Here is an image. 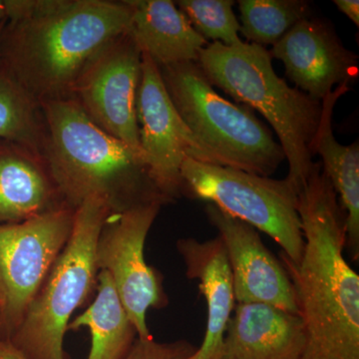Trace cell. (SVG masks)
<instances>
[{
  "label": "cell",
  "instance_id": "cell-6",
  "mask_svg": "<svg viewBox=\"0 0 359 359\" xmlns=\"http://www.w3.org/2000/svg\"><path fill=\"white\" fill-rule=\"evenodd\" d=\"M159 68L179 115L221 166L264 177L275 173L285 153L252 110L217 93L198 62Z\"/></svg>",
  "mask_w": 359,
  "mask_h": 359
},
{
  "label": "cell",
  "instance_id": "cell-4",
  "mask_svg": "<svg viewBox=\"0 0 359 359\" xmlns=\"http://www.w3.org/2000/svg\"><path fill=\"white\" fill-rule=\"evenodd\" d=\"M198 65L212 86L268 120L289 162L287 179L299 192L314 163L313 141L320 121V101L278 77L271 54L259 45L212 42L201 50Z\"/></svg>",
  "mask_w": 359,
  "mask_h": 359
},
{
  "label": "cell",
  "instance_id": "cell-12",
  "mask_svg": "<svg viewBox=\"0 0 359 359\" xmlns=\"http://www.w3.org/2000/svg\"><path fill=\"white\" fill-rule=\"evenodd\" d=\"M205 214L226 250L236 302L271 304L299 314L290 276L256 229L210 203Z\"/></svg>",
  "mask_w": 359,
  "mask_h": 359
},
{
  "label": "cell",
  "instance_id": "cell-1",
  "mask_svg": "<svg viewBox=\"0 0 359 359\" xmlns=\"http://www.w3.org/2000/svg\"><path fill=\"white\" fill-rule=\"evenodd\" d=\"M302 259L280 261L306 334L299 359H359V276L346 257V214L320 163L299 192Z\"/></svg>",
  "mask_w": 359,
  "mask_h": 359
},
{
  "label": "cell",
  "instance_id": "cell-11",
  "mask_svg": "<svg viewBox=\"0 0 359 359\" xmlns=\"http://www.w3.org/2000/svg\"><path fill=\"white\" fill-rule=\"evenodd\" d=\"M136 115L149 174L170 202L183 196L184 161L190 158L221 166L216 156L197 140L179 115L163 82L159 66L143 53Z\"/></svg>",
  "mask_w": 359,
  "mask_h": 359
},
{
  "label": "cell",
  "instance_id": "cell-26",
  "mask_svg": "<svg viewBox=\"0 0 359 359\" xmlns=\"http://www.w3.org/2000/svg\"><path fill=\"white\" fill-rule=\"evenodd\" d=\"M6 20V9L4 0H0V23Z\"/></svg>",
  "mask_w": 359,
  "mask_h": 359
},
{
  "label": "cell",
  "instance_id": "cell-7",
  "mask_svg": "<svg viewBox=\"0 0 359 359\" xmlns=\"http://www.w3.org/2000/svg\"><path fill=\"white\" fill-rule=\"evenodd\" d=\"M181 175L183 196L208 201L266 233L292 263L302 259L304 238L297 210L299 192L289 180L271 179L190 158L184 161Z\"/></svg>",
  "mask_w": 359,
  "mask_h": 359
},
{
  "label": "cell",
  "instance_id": "cell-22",
  "mask_svg": "<svg viewBox=\"0 0 359 359\" xmlns=\"http://www.w3.org/2000/svg\"><path fill=\"white\" fill-rule=\"evenodd\" d=\"M194 29L205 40L226 46L242 44L241 25L233 13L231 0H179L175 2Z\"/></svg>",
  "mask_w": 359,
  "mask_h": 359
},
{
  "label": "cell",
  "instance_id": "cell-10",
  "mask_svg": "<svg viewBox=\"0 0 359 359\" xmlns=\"http://www.w3.org/2000/svg\"><path fill=\"white\" fill-rule=\"evenodd\" d=\"M141 73L140 48L129 32L122 33L90 59L78 77L71 98L99 128L145 161L136 115Z\"/></svg>",
  "mask_w": 359,
  "mask_h": 359
},
{
  "label": "cell",
  "instance_id": "cell-16",
  "mask_svg": "<svg viewBox=\"0 0 359 359\" xmlns=\"http://www.w3.org/2000/svg\"><path fill=\"white\" fill-rule=\"evenodd\" d=\"M177 249L183 257L187 278L199 280L201 294L207 302L204 339L190 359H219L224 334L237 304L223 242L219 237L205 242L181 238Z\"/></svg>",
  "mask_w": 359,
  "mask_h": 359
},
{
  "label": "cell",
  "instance_id": "cell-2",
  "mask_svg": "<svg viewBox=\"0 0 359 359\" xmlns=\"http://www.w3.org/2000/svg\"><path fill=\"white\" fill-rule=\"evenodd\" d=\"M4 4L0 69L39 102L71 98L90 59L130 29L126 0H4Z\"/></svg>",
  "mask_w": 359,
  "mask_h": 359
},
{
  "label": "cell",
  "instance_id": "cell-19",
  "mask_svg": "<svg viewBox=\"0 0 359 359\" xmlns=\"http://www.w3.org/2000/svg\"><path fill=\"white\" fill-rule=\"evenodd\" d=\"M97 295L83 313L69 323L68 330L87 327L92 344L87 359H124L138 337L106 271L97 276Z\"/></svg>",
  "mask_w": 359,
  "mask_h": 359
},
{
  "label": "cell",
  "instance_id": "cell-17",
  "mask_svg": "<svg viewBox=\"0 0 359 359\" xmlns=\"http://www.w3.org/2000/svg\"><path fill=\"white\" fill-rule=\"evenodd\" d=\"M131 11L130 34L142 53L159 66L198 62L209 42L194 29L170 0H126Z\"/></svg>",
  "mask_w": 359,
  "mask_h": 359
},
{
  "label": "cell",
  "instance_id": "cell-24",
  "mask_svg": "<svg viewBox=\"0 0 359 359\" xmlns=\"http://www.w3.org/2000/svg\"><path fill=\"white\" fill-rule=\"evenodd\" d=\"M334 4L339 11L346 14L354 25L359 26V1L358 0H334Z\"/></svg>",
  "mask_w": 359,
  "mask_h": 359
},
{
  "label": "cell",
  "instance_id": "cell-8",
  "mask_svg": "<svg viewBox=\"0 0 359 359\" xmlns=\"http://www.w3.org/2000/svg\"><path fill=\"white\" fill-rule=\"evenodd\" d=\"M75 210L65 208L18 224H0V340L8 341L65 249Z\"/></svg>",
  "mask_w": 359,
  "mask_h": 359
},
{
  "label": "cell",
  "instance_id": "cell-20",
  "mask_svg": "<svg viewBox=\"0 0 359 359\" xmlns=\"http://www.w3.org/2000/svg\"><path fill=\"white\" fill-rule=\"evenodd\" d=\"M0 139L43 155L47 124L41 102L0 69Z\"/></svg>",
  "mask_w": 359,
  "mask_h": 359
},
{
  "label": "cell",
  "instance_id": "cell-18",
  "mask_svg": "<svg viewBox=\"0 0 359 359\" xmlns=\"http://www.w3.org/2000/svg\"><path fill=\"white\" fill-rule=\"evenodd\" d=\"M349 91L340 85L321 101V117L313 141V153L320 156L323 172L334 187L346 214V250L353 261L359 256V146L358 141L341 145L332 131V114L337 100Z\"/></svg>",
  "mask_w": 359,
  "mask_h": 359
},
{
  "label": "cell",
  "instance_id": "cell-25",
  "mask_svg": "<svg viewBox=\"0 0 359 359\" xmlns=\"http://www.w3.org/2000/svg\"><path fill=\"white\" fill-rule=\"evenodd\" d=\"M0 359H25L8 341L0 340Z\"/></svg>",
  "mask_w": 359,
  "mask_h": 359
},
{
  "label": "cell",
  "instance_id": "cell-23",
  "mask_svg": "<svg viewBox=\"0 0 359 359\" xmlns=\"http://www.w3.org/2000/svg\"><path fill=\"white\" fill-rule=\"evenodd\" d=\"M196 349L185 339L158 342L153 337L148 339L137 337L124 359H190Z\"/></svg>",
  "mask_w": 359,
  "mask_h": 359
},
{
  "label": "cell",
  "instance_id": "cell-13",
  "mask_svg": "<svg viewBox=\"0 0 359 359\" xmlns=\"http://www.w3.org/2000/svg\"><path fill=\"white\" fill-rule=\"evenodd\" d=\"M269 52L283 63L297 89L320 102L358 75V56L344 47L330 23L318 18L299 21Z\"/></svg>",
  "mask_w": 359,
  "mask_h": 359
},
{
  "label": "cell",
  "instance_id": "cell-15",
  "mask_svg": "<svg viewBox=\"0 0 359 359\" xmlns=\"http://www.w3.org/2000/svg\"><path fill=\"white\" fill-rule=\"evenodd\" d=\"M65 208L69 207L43 155L0 139V224L22 223Z\"/></svg>",
  "mask_w": 359,
  "mask_h": 359
},
{
  "label": "cell",
  "instance_id": "cell-14",
  "mask_svg": "<svg viewBox=\"0 0 359 359\" xmlns=\"http://www.w3.org/2000/svg\"><path fill=\"white\" fill-rule=\"evenodd\" d=\"M306 334L299 314L259 302L236 304L219 359H299Z\"/></svg>",
  "mask_w": 359,
  "mask_h": 359
},
{
  "label": "cell",
  "instance_id": "cell-27",
  "mask_svg": "<svg viewBox=\"0 0 359 359\" xmlns=\"http://www.w3.org/2000/svg\"><path fill=\"white\" fill-rule=\"evenodd\" d=\"M4 21H6V20H4ZM4 22L0 23V34H1L2 26H4Z\"/></svg>",
  "mask_w": 359,
  "mask_h": 359
},
{
  "label": "cell",
  "instance_id": "cell-21",
  "mask_svg": "<svg viewBox=\"0 0 359 359\" xmlns=\"http://www.w3.org/2000/svg\"><path fill=\"white\" fill-rule=\"evenodd\" d=\"M241 33L250 43L275 45L299 21L309 18V2L302 0H240Z\"/></svg>",
  "mask_w": 359,
  "mask_h": 359
},
{
  "label": "cell",
  "instance_id": "cell-9",
  "mask_svg": "<svg viewBox=\"0 0 359 359\" xmlns=\"http://www.w3.org/2000/svg\"><path fill=\"white\" fill-rule=\"evenodd\" d=\"M162 207L154 203L111 214L96 245L97 268L109 273L139 339L152 337L147 325L149 309H162L169 304L164 278L144 257L149 231Z\"/></svg>",
  "mask_w": 359,
  "mask_h": 359
},
{
  "label": "cell",
  "instance_id": "cell-5",
  "mask_svg": "<svg viewBox=\"0 0 359 359\" xmlns=\"http://www.w3.org/2000/svg\"><path fill=\"white\" fill-rule=\"evenodd\" d=\"M111 214L99 198H90L75 210L67 244L8 340L25 359H67L65 335L73 313L96 289V245Z\"/></svg>",
  "mask_w": 359,
  "mask_h": 359
},
{
  "label": "cell",
  "instance_id": "cell-3",
  "mask_svg": "<svg viewBox=\"0 0 359 359\" xmlns=\"http://www.w3.org/2000/svg\"><path fill=\"white\" fill-rule=\"evenodd\" d=\"M41 104L47 124L43 157L70 209L90 198L102 199L112 214L171 203L155 186L145 161L94 124L74 99Z\"/></svg>",
  "mask_w": 359,
  "mask_h": 359
}]
</instances>
